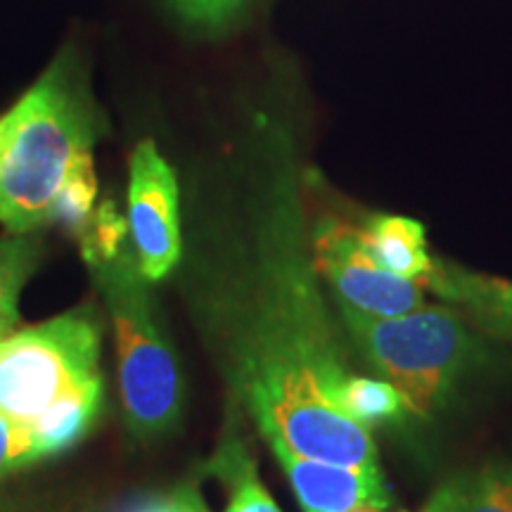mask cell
<instances>
[{
  "instance_id": "1",
  "label": "cell",
  "mask_w": 512,
  "mask_h": 512,
  "mask_svg": "<svg viewBox=\"0 0 512 512\" xmlns=\"http://www.w3.org/2000/svg\"><path fill=\"white\" fill-rule=\"evenodd\" d=\"M240 197L192 249L183 292L228 403L266 444L344 465L380 463L373 432L339 406L354 347L311 249L304 164L285 119L261 112Z\"/></svg>"
},
{
  "instance_id": "2",
  "label": "cell",
  "mask_w": 512,
  "mask_h": 512,
  "mask_svg": "<svg viewBox=\"0 0 512 512\" xmlns=\"http://www.w3.org/2000/svg\"><path fill=\"white\" fill-rule=\"evenodd\" d=\"M102 131L86 67L74 48L0 114V226L36 233L55 219L64 185L86 162Z\"/></svg>"
},
{
  "instance_id": "3",
  "label": "cell",
  "mask_w": 512,
  "mask_h": 512,
  "mask_svg": "<svg viewBox=\"0 0 512 512\" xmlns=\"http://www.w3.org/2000/svg\"><path fill=\"white\" fill-rule=\"evenodd\" d=\"M354 354L399 389L411 418L432 422L460 389L494 363L486 335L453 306L370 316L337 304Z\"/></svg>"
},
{
  "instance_id": "4",
  "label": "cell",
  "mask_w": 512,
  "mask_h": 512,
  "mask_svg": "<svg viewBox=\"0 0 512 512\" xmlns=\"http://www.w3.org/2000/svg\"><path fill=\"white\" fill-rule=\"evenodd\" d=\"M83 259L112 316L128 427L140 439L162 437L183 418L185 382L176 351L159 323L152 280L140 271L131 238L114 252Z\"/></svg>"
},
{
  "instance_id": "5",
  "label": "cell",
  "mask_w": 512,
  "mask_h": 512,
  "mask_svg": "<svg viewBox=\"0 0 512 512\" xmlns=\"http://www.w3.org/2000/svg\"><path fill=\"white\" fill-rule=\"evenodd\" d=\"M102 320L79 306L0 339V413L31 425L62 399L102 384Z\"/></svg>"
},
{
  "instance_id": "6",
  "label": "cell",
  "mask_w": 512,
  "mask_h": 512,
  "mask_svg": "<svg viewBox=\"0 0 512 512\" xmlns=\"http://www.w3.org/2000/svg\"><path fill=\"white\" fill-rule=\"evenodd\" d=\"M313 261L339 306L370 316H401L425 306V287L384 271L368 252L358 223L337 214L311 221Z\"/></svg>"
},
{
  "instance_id": "7",
  "label": "cell",
  "mask_w": 512,
  "mask_h": 512,
  "mask_svg": "<svg viewBox=\"0 0 512 512\" xmlns=\"http://www.w3.org/2000/svg\"><path fill=\"white\" fill-rule=\"evenodd\" d=\"M126 221L145 278L162 280L176 271L183 256L181 188L174 166L150 138L133 150Z\"/></svg>"
},
{
  "instance_id": "8",
  "label": "cell",
  "mask_w": 512,
  "mask_h": 512,
  "mask_svg": "<svg viewBox=\"0 0 512 512\" xmlns=\"http://www.w3.org/2000/svg\"><path fill=\"white\" fill-rule=\"evenodd\" d=\"M268 448L283 467L292 494L304 512H351L361 505L387 510L394 501L380 463H330L302 456L280 441H273Z\"/></svg>"
},
{
  "instance_id": "9",
  "label": "cell",
  "mask_w": 512,
  "mask_h": 512,
  "mask_svg": "<svg viewBox=\"0 0 512 512\" xmlns=\"http://www.w3.org/2000/svg\"><path fill=\"white\" fill-rule=\"evenodd\" d=\"M358 228L368 252L384 271L425 287L434 268V254L420 221L401 214H370Z\"/></svg>"
},
{
  "instance_id": "10",
  "label": "cell",
  "mask_w": 512,
  "mask_h": 512,
  "mask_svg": "<svg viewBox=\"0 0 512 512\" xmlns=\"http://www.w3.org/2000/svg\"><path fill=\"white\" fill-rule=\"evenodd\" d=\"M427 503L434 512H512V460L491 458L448 477Z\"/></svg>"
},
{
  "instance_id": "11",
  "label": "cell",
  "mask_w": 512,
  "mask_h": 512,
  "mask_svg": "<svg viewBox=\"0 0 512 512\" xmlns=\"http://www.w3.org/2000/svg\"><path fill=\"white\" fill-rule=\"evenodd\" d=\"M204 470L226 486L228 505L223 512H283L261 482L259 465L249 451V444L238 434L228 432L221 439Z\"/></svg>"
},
{
  "instance_id": "12",
  "label": "cell",
  "mask_w": 512,
  "mask_h": 512,
  "mask_svg": "<svg viewBox=\"0 0 512 512\" xmlns=\"http://www.w3.org/2000/svg\"><path fill=\"white\" fill-rule=\"evenodd\" d=\"M46 252L41 230L0 235V339L19 323V297Z\"/></svg>"
},
{
  "instance_id": "13",
  "label": "cell",
  "mask_w": 512,
  "mask_h": 512,
  "mask_svg": "<svg viewBox=\"0 0 512 512\" xmlns=\"http://www.w3.org/2000/svg\"><path fill=\"white\" fill-rule=\"evenodd\" d=\"M339 406L366 430L377 427H399L411 418L406 401L394 384L377 375L351 373L339 389Z\"/></svg>"
},
{
  "instance_id": "14",
  "label": "cell",
  "mask_w": 512,
  "mask_h": 512,
  "mask_svg": "<svg viewBox=\"0 0 512 512\" xmlns=\"http://www.w3.org/2000/svg\"><path fill=\"white\" fill-rule=\"evenodd\" d=\"M166 5L190 34L223 38L247 22L254 0H166Z\"/></svg>"
},
{
  "instance_id": "15",
  "label": "cell",
  "mask_w": 512,
  "mask_h": 512,
  "mask_svg": "<svg viewBox=\"0 0 512 512\" xmlns=\"http://www.w3.org/2000/svg\"><path fill=\"white\" fill-rule=\"evenodd\" d=\"M36 463H41V456L29 427L0 413V482Z\"/></svg>"
},
{
  "instance_id": "16",
  "label": "cell",
  "mask_w": 512,
  "mask_h": 512,
  "mask_svg": "<svg viewBox=\"0 0 512 512\" xmlns=\"http://www.w3.org/2000/svg\"><path fill=\"white\" fill-rule=\"evenodd\" d=\"M138 512H211L197 484H181L169 494L152 498Z\"/></svg>"
},
{
  "instance_id": "17",
  "label": "cell",
  "mask_w": 512,
  "mask_h": 512,
  "mask_svg": "<svg viewBox=\"0 0 512 512\" xmlns=\"http://www.w3.org/2000/svg\"><path fill=\"white\" fill-rule=\"evenodd\" d=\"M0 512H22V510H19L15 503H10V501H5V498H0Z\"/></svg>"
},
{
  "instance_id": "18",
  "label": "cell",
  "mask_w": 512,
  "mask_h": 512,
  "mask_svg": "<svg viewBox=\"0 0 512 512\" xmlns=\"http://www.w3.org/2000/svg\"><path fill=\"white\" fill-rule=\"evenodd\" d=\"M351 512H387V510L377 508V505H361V508H354Z\"/></svg>"
}]
</instances>
